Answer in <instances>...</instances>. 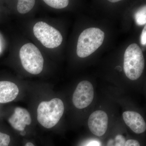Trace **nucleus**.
<instances>
[{"label":"nucleus","mask_w":146,"mask_h":146,"mask_svg":"<svg viewBox=\"0 0 146 146\" xmlns=\"http://www.w3.org/2000/svg\"><path fill=\"white\" fill-rule=\"evenodd\" d=\"M29 100V110L36 125L46 130L57 125L65 111L62 100L47 96H36Z\"/></svg>","instance_id":"nucleus-1"},{"label":"nucleus","mask_w":146,"mask_h":146,"mask_svg":"<svg viewBox=\"0 0 146 146\" xmlns=\"http://www.w3.org/2000/svg\"><path fill=\"white\" fill-rule=\"evenodd\" d=\"M7 120L15 134L24 139L33 134L36 125L29 110L21 106L13 107Z\"/></svg>","instance_id":"nucleus-2"},{"label":"nucleus","mask_w":146,"mask_h":146,"mask_svg":"<svg viewBox=\"0 0 146 146\" xmlns=\"http://www.w3.org/2000/svg\"><path fill=\"white\" fill-rule=\"evenodd\" d=\"M104 33L98 28L84 30L79 36L77 54L79 57L85 58L95 52L103 43Z\"/></svg>","instance_id":"nucleus-3"},{"label":"nucleus","mask_w":146,"mask_h":146,"mask_svg":"<svg viewBox=\"0 0 146 146\" xmlns=\"http://www.w3.org/2000/svg\"><path fill=\"white\" fill-rule=\"evenodd\" d=\"M145 68V59L143 52L137 44H131L126 50L124 57L123 68L128 78L138 79Z\"/></svg>","instance_id":"nucleus-4"},{"label":"nucleus","mask_w":146,"mask_h":146,"mask_svg":"<svg viewBox=\"0 0 146 146\" xmlns=\"http://www.w3.org/2000/svg\"><path fill=\"white\" fill-rule=\"evenodd\" d=\"M20 57L23 67L28 72L33 75H38L42 72L44 58L35 45L28 43L23 46L20 49Z\"/></svg>","instance_id":"nucleus-5"},{"label":"nucleus","mask_w":146,"mask_h":146,"mask_svg":"<svg viewBox=\"0 0 146 146\" xmlns=\"http://www.w3.org/2000/svg\"><path fill=\"white\" fill-rule=\"evenodd\" d=\"M35 36L45 47L54 48L59 46L63 41L60 32L44 22H39L33 29Z\"/></svg>","instance_id":"nucleus-6"},{"label":"nucleus","mask_w":146,"mask_h":146,"mask_svg":"<svg viewBox=\"0 0 146 146\" xmlns=\"http://www.w3.org/2000/svg\"><path fill=\"white\" fill-rule=\"evenodd\" d=\"M94 90L91 82L86 80L80 82L73 93L72 103L78 109H82L89 106L93 101Z\"/></svg>","instance_id":"nucleus-7"},{"label":"nucleus","mask_w":146,"mask_h":146,"mask_svg":"<svg viewBox=\"0 0 146 146\" xmlns=\"http://www.w3.org/2000/svg\"><path fill=\"white\" fill-rule=\"evenodd\" d=\"M108 118L106 112L97 110L90 115L88 120V126L91 132L98 136L104 135L108 126Z\"/></svg>","instance_id":"nucleus-8"},{"label":"nucleus","mask_w":146,"mask_h":146,"mask_svg":"<svg viewBox=\"0 0 146 146\" xmlns=\"http://www.w3.org/2000/svg\"><path fill=\"white\" fill-rule=\"evenodd\" d=\"M20 90L18 85L9 81H0V104H7L18 101Z\"/></svg>","instance_id":"nucleus-9"},{"label":"nucleus","mask_w":146,"mask_h":146,"mask_svg":"<svg viewBox=\"0 0 146 146\" xmlns=\"http://www.w3.org/2000/svg\"><path fill=\"white\" fill-rule=\"evenodd\" d=\"M126 124L135 133H143L146 129V124L143 118L138 112L127 111L123 114Z\"/></svg>","instance_id":"nucleus-10"},{"label":"nucleus","mask_w":146,"mask_h":146,"mask_svg":"<svg viewBox=\"0 0 146 146\" xmlns=\"http://www.w3.org/2000/svg\"><path fill=\"white\" fill-rule=\"evenodd\" d=\"M18 136L15 133H11L0 131V146H11L15 145Z\"/></svg>","instance_id":"nucleus-11"},{"label":"nucleus","mask_w":146,"mask_h":146,"mask_svg":"<svg viewBox=\"0 0 146 146\" xmlns=\"http://www.w3.org/2000/svg\"><path fill=\"white\" fill-rule=\"evenodd\" d=\"M35 2L33 0H19L18 1L17 10L22 14L28 13L33 8Z\"/></svg>","instance_id":"nucleus-12"},{"label":"nucleus","mask_w":146,"mask_h":146,"mask_svg":"<svg viewBox=\"0 0 146 146\" xmlns=\"http://www.w3.org/2000/svg\"><path fill=\"white\" fill-rule=\"evenodd\" d=\"M135 19L138 25L142 26L145 25L146 23V5L139 9L135 15Z\"/></svg>","instance_id":"nucleus-13"},{"label":"nucleus","mask_w":146,"mask_h":146,"mask_svg":"<svg viewBox=\"0 0 146 146\" xmlns=\"http://www.w3.org/2000/svg\"><path fill=\"white\" fill-rule=\"evenodd\" d=\"M47 5L56 9H62L68 6L69 1L68 0H44Z\"/></svg>","instance_id":"nucleus-14"},{"label":"nucleus","mask_w":146,"mask_h":146,"mask_svg":"<svg viewBox=\"0 0 146 146\" xmlns=\"http://www.w3.org/2000/svg\"><path fill=\"white\" fill-rule=\"evenodd\" d=\"M125 142L124 136L121 134H118L114 139L108 140L107 146H124Z\"/></svg>","instance_id":"nucleus-15"},{"label":"nucleus","mask_w":146,"mask_h":146,"mask_svg":"<svg viewBox=\"0 0 146 146\" xmlns=\"http://www.w3.org/2000/svg\"><path fill=\"white\" fill-rule=\"evenodd\" d=\"M124 146H141L139 142L136 140L129 139L126 141Z\"/></svg>","instance_id":"nucleus-16"},{"label":"nucleus","mask_w":146,"mask_h":146,"mask_svg":"<svg viewBox=\"0 0 146 146\" xmlns=\"http://www.w3.org/2000/svg\"><path fill=\"white\" fill-rule=\"evenodd\" d=\"M141 43L143 46H145L146 44V27L145 26L141 35Z\"/></svg>","instance_id":"nucleus-17"},{"label":"nucleus","mask_w":146,"mask_h":146,"mask_svg":"<svg viewBox=\"0 0 146 146\" xmlns=\"http://www.w3.org/2000/svg\"><path fill=\"white\" fill-rule=\"evenodd\" d=\"M23 146H36L34 142L28 138H24Z\"/></svg>","instance_id":"nucleus-18"},{"label":"nucleus","mask_w":146,"mask_h":146,"mask_svg":"<svg viewBox=\"0 0 146 146\" xmlns=\"http://www.w3.org/2000/svg\"><path fill=\"white\" fill-rule=\"evenodd\" d=\"M86 146H100V143L99 142H97V141H91Z\"/></svg>","instance_id":"nucleus-19"},{"label":"nucleus","mask_w":146,"mask_h":146,"mask_svg":"<svg viewBox=\"0 0 146 146\" xmlns=\"http://www.w3.org/2000/svg\"><path fill=\"white\" fill-rule=\"evenodd\" d=\"M119 0H109V1L112 3H116L119 1Z\"/></svg>","instance_id":"nucleus-20"}]
</instances>
